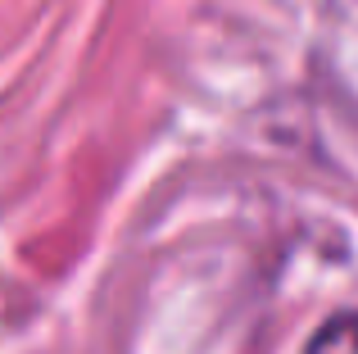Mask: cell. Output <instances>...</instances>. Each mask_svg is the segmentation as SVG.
Returning a JSON list of instances; mask_svg holds the SVG:
<instances>
[{
  "label": "cell",
  "instance_id": "1",
  "mask_svg": "<svg viewBox=\"0 0 358 354\" xmlns=\"http://www.w3.org/2000/svg\"><path fill=\"white\" fill-rule=\"evenodd\" d=\"M304 354H358V309L331 313V318L313 332V341L304 346Z\"/></svg>",
  "mask_w": 358,
  "mask_h": 354
}]
</instances>
